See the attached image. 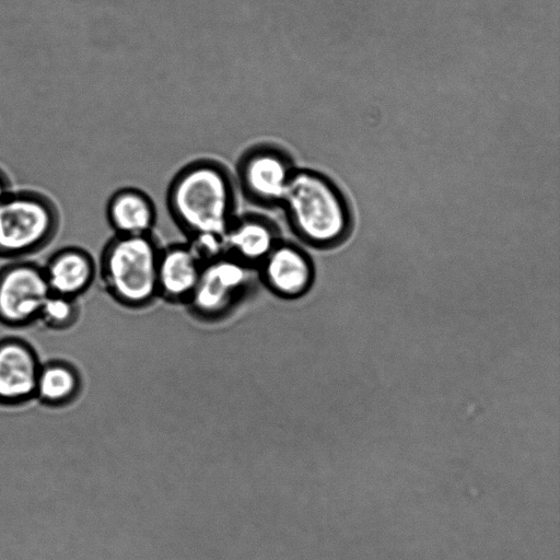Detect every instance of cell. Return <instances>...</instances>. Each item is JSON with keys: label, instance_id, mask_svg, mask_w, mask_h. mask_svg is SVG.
I'll return each mask as SVG.
<instances>
[{"label": "cell", "instance_id": "3", "mask_svg": "<svg viewBox=\"0 0 560 560\" xmlns=\"http://www.w3.org/2000/svg\"><path fill=\"white\" fill-rule=\"evenodd\" d=\"M161 246L154 233L114 234L105 243L97 262V277L115 303L136 311L158 301L156 269Z\"/></svg>", "mask_w": 560, "mask_h": 560}, {"label": "cell", "instance_id": "6", "mask_svg": "<svg viewBox=\"0 0 560 560\" xmlns=\"http://www.w3.org/2000/svg\"><path fill=\"white\" fill-rule=\"evenodd\" d=\"M296 167L294 158L284 147L260 142L240 155L233 175L237 191L249 203L264 209H280Z\"/></svg>", "mask_w": 560, "mask_h": 560}, {"label": "cell", "instance_id": "9", "mask_svg": "<svg viewBox=\"0 0 560 560\" xmlns=\"http://www.w3.org/2000/svg\"><path fill=\"white\" fill-rule=\"evenodd\" d=\"M40 365L38 352L26 339H0V407H21L35 400Z\"/></svg>", "mask_w": 560, "mask_h": 560}, {"label": "cell", "instance_id": "15", "mask_svg": "<svg viewBox=\"0 0 560 560\" xmlns=\"http://www.w3.org/2000/svg\"><path fill=\"white\" fill-rule=\"evenodd\" d=\"M80 315L79 299L50 292L42 305L37 322L50 330L63 331L72 328Z\"/></svg>", "mask_w": 560, "mask_h": 560}, {"label": "cell", "instance_id": "1", "mask_svg": "<svg viewBox=\"0 0 560 560\" xmlns=\"http://www.w3.org/2000/svg\"><path fill=\"white\" fill-rule=\"evenodd\" d=\"M237 188L233 173L220 161L197 159L171 179L165 195L171 219L186 238L223 236L235 218Z\"/></svg>", "mask_w": 560, "mask_h": 560}, {"label": "cell", "instance_id": "5", "mask_svg": "<svg viewBox=\"0 0 560 560\" xmlns=\"http://www.w3.org/2000/svg\"><path fill=\"white\" fill-rule=\"evenodd\" d=\"M257 269L229 254L202 265L199 280L184 305L201 323H219L230 317L258 288Z\"/></svg>", "mask_w": 560, "mask_h": 560}, {"label": "cell", "instance_id": "11", "mask_svg": "<svg viewBox=\"0 0 560 560\" xmlns=\"http://www.w3.org/2000/svg\"><path fill=\"white\" fill-rule=\"evenodd\" d=\"M282 238L277 222L266 214H236L223 234L224 252L256 268Z\"/></svg>", "mask_w": 560, "mask_h": 560}, {"label": "cell", "instance_id": "10", "mask_svg": "<svg viewBox=\"0 0 560 560\" xmlns=\"http://www.w3.org/2000/svg\"><path fill=\"white\" fill-rule=\"evenodd\" d=\"M202 265L186 241L162 245L156 269L158 300L184 306L199 280Z\"/></svg>", "mask_w": 560, "mask_h": 560}, {"label": "cell", "instance_id": "8", "mask_svg": "<svg viewBox=\"0 0 560 560\" xmlns=\"http://www.w3.org/2000/svg\"><path fill=\"white\" fill-rule=\"evenodd\" d=\"M259 284L282 301H296L314 285V261L299 242L282 238L256 267Z\"/></svg>", "mask_w": 560, "mask_h": 560}, {"label": "cell", "instance_id": "14", "mask_svg": "<svg viewBox=\"0 0 560 560\" xmlns=\"http://www.w3.org/2000/svg\"><path fill=\"white\" fill-rule=\"evenodd\" d=\"M83 392V377L79 368L66 359L42 362L35 389L40 405L60 409L75 402Z\"/></svg>", "mask_w": 560, "mask_h": 560}, {"label": "cell", "instance_id": "2", "mask_svg": "<svg viewBox=\"0 0 560 560\" xmlns=\"http://www.w3.org/2000/svg\"><path fill=\"white\" fill-rule=\"evenodd\" d=\"M280 209L299 243L311 248L332 249L351 233V213L345 196L317 171L296 167Z\"/></svg>", "mask_w": 560, "mask_h": 560}, {"label": "cell", "instance_id": "4", "mask_svg": "<svg viewBox=\"0 0 560 560\" xmlns=\"http://www.w3.org/2000/svg\"><path fill=\"white\" fill-rule=\"evenodd\" d=\"M60 214L51 199L37 191H10L0 202V258L24 259L57 236Z\"/></svg>", "mask_w": 560, "mask_h": 560}, {"label": "cell", "instance_id": "13", "mask_svg": "<svg viewBox=\"0 0 560 560\" xmlns=\"http://www.w3.org/2000/svg\"><path fill=\"white\" fill-rule=\"evenodd\" d=\"M158 212L151 197L136 187L116 190L106 205V220L114 234L145 235L154 233Z\"/></svg>", "mask_w": 560, "mask_h": 560}, {"label": "cell", "instance_id": "7", "mask_svg": "<svg viewBox=\"0 0 560 560\" xmlns=\"http://www.w3.org/2000/svg\"><path fill=\"white\" fill-rule=\"evenodd\" d=\"M49 293L43 266L31 260H10L0 268V324L25 328L37 323Z\"/></svg>", "mask_w": 560, "mask_h": 560}, {"label": "cell", "instance_id": "16", "mask_svg": "<svg viewBox=\"0 0 560 560\" xmlns=\"http://www.w3.org/2000/svg\"><path fill=\"white\" fill-rule=\"evenodd\" d=\"M11 190L5 174L0 170V202L7 197Z\"/></svg>", "mask_w": 560, "mask_h": 560}, {"label": "cell", "instance_id": "12", "mask_svg": "<svg viewBox=\"0 0 560 560\" xmlns=\"http://www.w3.org/2000/svg\"><path fill=\"white\" fill-rule=\"evenodd\" d=\"M43 268L50 292L77 299L90 290L97 277V262L79 246L56 250Z\"/></svg>", "mask_w": 560, "mask_h": 560}]
</instances>
